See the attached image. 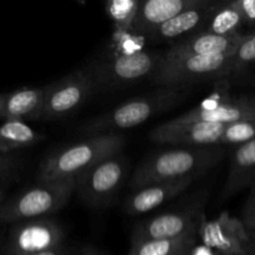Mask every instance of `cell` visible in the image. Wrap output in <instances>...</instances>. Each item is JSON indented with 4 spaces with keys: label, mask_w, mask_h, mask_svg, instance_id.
I'll list each match as a JSON object with an SVG mask.
<instances>
[{
    "label": "cell",
    "mask_w": 255,
    "mask_h": 255,
    "mask_svg": "<svg viewBox=\"0 0 255 255\" xmlns=\"http://www.w3.org/2000/svg\"><path fill=\"white\" fill-rule=\"evenodd\" d=\"M44 96V87H22L7 94H0V120H4V122L40 120Z\"/></svg>",
    "instance_id": "cell-18"
},
{
    "label": "cell",
    "mask_w": 255,
    "mask_h": 255,
    "mask_svg": "<svg viewBox=\"0 0 255 255\" xmlns=\"http://www.w3.org/2000/svg\"><path fill=\"white\" fill-rule=\"evenodd\" d=\"M198 238L199 231H194L176 239L131 242L128 255H192Z\"/></svg>",
    "instance_id": "cell-20"
},
{
    "label": "cell",
    "mask_w": 255,
    "mask_h": 255,
    "mask_svg": "<svg viewBox=\"0 0 255 255\" xmlns=\"http://www.w3.org/2000/svg\"><path fill=\"white\" fill-rule=\"evenodd\" d=\"M39 133L24 121H5L0 126V153H15L44 141Z\"/></svg>",
    "instance_id": "cell-21"
},
{
    "label": "cell",
    "mask_w": 255,
    "mask_h": 255,
    "mask_svg": "<svg viewBox=\"0 0 255 255\" xmlns=\"http://www.w3.org/2000/svg\"><path fill=\"white\" fill-rule=\"evenodd\" d=\"M255 219V182L253 186L251 187V193H249L248 198H247L246 204L243 207V212H242V219L244 227H248Z\"/></svg>",
    "instance_id": "cell-28"
},
{
    "label": "cell",
    "mask_w": 255,
    "mask_h": 255,
    "mask_svg": "<svg viewBox=\"0 0 255 255\" xmlns=\"http://www.w3.org/2000/svg\"><path fill=\"white\" fill-rule=\"evenodd\" d=\"M244 26L243 17L233 1H218L201 32L219 35V36H236Z\"/></svg>",
    "instance_id": "cell-22"
},
{
    "label": "cell",
    "mask_w": 255,
    "mask_h": 255,
    "mask_svg": "<svg viewBox=\"0 0 255 255\" xmlns=\"http://www.w3.org/2000/svg\"><path fill=\"white\" fill-rule=\"evenodd\" d=\"M74 255H105V254L101 253L100 251H96V249L94 248H85L82 249V251H80L77 254H74Z\"/></svg>",
    "instance_id": "cell-32"
},
{
    "label": "cell",
    "mask_w": 255,
    "mask_h": 255,
    "mask_svg": "<svg viewBox=\"0 0 255 255\" xmlns=\"http://www.w3.org/2000/svg\"><path fill=\"white\" fill-rule=\"evenodd\" d=\"M233 56L234 52L167 59L163 54L161 66L152 81L159 87H188L201 82L216 81L232 75Z\"/></svg>",
    "instance_id": "cell-6"
},
{
    "label": "cell",
    "mask_w": 255,
    "mask_h": 255,
    "mask_svg": "<svg viewBox=\"0 0 255 255\" xmlns=\"http://www.w3.org/2000/svg\"><path fill=\"white\" fill-rule=\"evenodd\" d=\"M254 32H255V30H254Z\"/></svg>",
    "instance_id": "cell-35"
},
{
    "label": "cell",
    "mask_w": 255,
    "mask_h": 255,
    "mask_svg": "<svg viewBox=\"0 0 255 255\" xmlns=\"http://www.w3.org/2000/svg\"><path fill=\"white\" fill-rule=\"evenodd\" d=\"M192 255H217V254L204 246L203 248H194L193 252H192Z\"/></svg>",
    "instance_id": "cell-31"
},
{
    "label": "cell",
    "mask_w": 255,
    "mask_h": 255,
    "mask_svg": "<svg viewBox=\"0 0 255 255\" xmlns=\"http://www.w3.org/2000/svg\"><path fill=\"white\" fill-rule=\"evenodd\" d=\"M218 1L203 0L199 5L181 12L173 19L154 27L143 36L152 44L157 42H177L187 36L201 32Z\"/></svg>",
    "instance_id": "cell-14"
},
{
    "label": "cell",
    "mask_w": 255,
    "mask_h": 255,
    "mask_svg": "<svg viewBox=\"0 0 255 255\" xmlns=\"http://www.w3.org/2000/svg\"><path fill=\"white\" fill-rule=\"evenodd\" d=\"M163 54L147 50H121L112 56L95 62L87 69L96 90H112L137 84L156 75Z\"/></svg>",
    "instance_id": "cell-5"
},
{
    "label": "cell",
    "mask_w": 255,
    "mask_h": 255,
    "mask_svg": "<svg viewBox=\"0 0 255 255\" xmlns=\"http://www.w3.org/2000/svg\"><path fill=\"white\" fill-rule=\"evenodd\" d=\"M244 247H246L247 254L255 255V233L248 231L246 228V236H244Z\"/></svg>",
    "instance_id": "cell-29"
},
{
    "label": "cell",
    "mask_w": 255,
    "mask_h": 255,
    "mask_svg": "<svg viewBox=\"0 0 255 255\" xmlns=\"http://www.w3.org/2000/svg\"><path fill=\"white\" fill-rule=\"evenodd\" d=\"M233 2L243 17L244 25L253 26L255 30V0H233Z\"/></svg>",
    "instance_id": "cell-27"
},
{
    "label": "cell",
    "mask_w": 255,
    "mask_h": 255,
    "mask_svg": "<svg viewBox=\"0 0 255 255\" xmlns=\"http://www.w3.org/2000/svg\"><path fill=\"white\" fill-rule=\"evenodd\" d=\"M76 178L36 183L7 198L0 208V226L47 218L64 208L75 192Z\"/></svg>",
    "instance_id": "cell-4"
},
{
    "label": "cell",
    "mask_w": 255,
    "mask_h": 255,
    "mask_svg": "<svg viewBox=\"0 0 255 255\" xmlns=\"http://www.w3.org/2000/svg\"><path fill=\"white\" fill-rule=\"evenodd\" d=\"M128 173V159L122 152L110 156L76 177L75 192L86 206L104 207L115 201Z\"/></svg>",
    "instance_id": "cell-7"
},
{
    "label": "cell",
    "mask_w": 255,
    "mask_h": 255,
    "mask_svg": "<svg viewBox=\"0 0 255 255\" xmlns=\"http://www.w3.org/2000/svg\"><path fill=\"white\" fill-rule=\"evenodd\" d=\"M139 0H111L106 2V12L112 20L119 40L133 37L132 26L139 7Z\"/></svg>",
    "instance_id": "cell-23"
},
{
    "label": "cell",
    "mask_w": 255,
    "mask_h": 255,
    "mask_svg": "<svg viewBox=\"0 0 255 255\" xmlns=\"http://www.w3.org/2000/svg\"><path fill=\"white\" fill-rule=\"evenodd\" d=\"M226 125L209 122H187L177 124L171 121L152 129L149 139L154 143L168 146L208 147L221 146Z\"/></svg>",
    "instance_id": "cell-11"
},
{
    "label": "cell",
    "mask_w": 255,
    "mask_h": 255,
    "mask_svg": "<svg viewBox=\"0 0 255 255\" xmlns=\"http://www.w3.org/2000/svg\"><path fill=\"white\" fill-rule=\"evenodd\" d=\"M64 242L61 224L47 217L11 224L0 252L2 255H35L62 246Z\"/></svg>",
    "instance_id": "cell-10"
},
{
    "label": "cell",
    "mask_w": 255,
    "mask_h": 255,
    "mask_svg": "<svg viewBox=\"0 0 255 255\" xmlns=\"http://www.w3.org/2000/svg\"><path fill=\"white\" fill-rule=\"evenodd\" d=\"M197 178L198 177H187L174 181L159 182L137 189L125 199L122 211L128 216H139L153 211L188 189Z\"/></svg>",
    "instance_id": "cell-15"
},
{
    "label": "cell",
    "mask_w": 255,
    "mask_h": 255,
    "mask_svg": "<svg viewBox=\"0 0 255 255\" xmlns=\"http://www.w3.org/2000/svg\"><path fill=\"white\" fill-rule=\"evenodd\" d=\"M19 162L20 158L15 153H0V188L16 172Z\"/></svg>",
    "instance_id": "cell-26"
},
{
    "label": "cell",
    "mask_w": 255,
    "mask_h": 255,
    "mask_svg": "<svg viewBox=\"0 0 255 255\" xmlns=\"http://www.w3.org/2000/svg\"><path fill=\"white\" fill-rule=\"evenodd\" d=\"M203 0H144L139 2L138 11L132 26L133 37L144 35L181 12L199 5Z\"/></svg>",
    "instance_id": "cell-17"
},
{
    "label": "cell",
    "mask_w": 255,
    "mask_h": 255,
    "mask_svg": "<svg viewBox=\"0 0 255 255\" xmlns=\"http://www.w3.org/2000/svg\"><path fill=\"white\" fill-rule=\"evenodd\" d=\"M253 139H255V119L243 120L227 125L226 131L221 139V146L223 144L241 146Z\"/></svg>",
    "instance_id": "cell-24"
},
{
    "label": "cell",
    "mask_w": 255,
    "mask_h": 255,
    "mask_svg": "<svg viewBox=\"0 0 255 255\" xmlns=\"http://www.w3.org/2000/svg\"><path fill=\"white\" fill-rule=\"evenodd\" d=\"M249 66H255V32L246 35L234 51L232 75L241 74Z\"/></svg>",
    "instance_id": "cell-25"
},
{
    "label": "cell",
    "mask_w": 255,
    "mask_h": 255,
    "mask_svg": "<svg viewBox=\"0 0 255 255\" xmlns=\"http://www.w3.org/2000/svg\"><path fill=\"white\" fill-rule=\"evenodd\" d=\"M42 121H54L79 110L96 91L92 76L87 70H76L57 81L44 86Z\"/></svg>",
    "instance_id": "cell-9"
},
{
    "label": "cell",
    "mask_w": 255,
    "mask_h": 255,
    "mask_svg": "<svg viewBox=\"0 0 255 255\" xmlns=\"http://www.w3.org/2000/svg\"><path fill=\"white\" fill-rule=\"evenodd\" d=\"M246 228L248 229V231H251V232H254V233H255V219H254L253 222H252L251 224H249L248 227H246Z\"/></svg>",
    "instance_id": "cell-34"
},
{
    "label": "cell",
    "mask_w": 255,
    "mask_h": 255,
    "mask_svg": "<svg viewBox=\"0 0 255 255\" xmlns=\"http://www.w3.org/2000/svg\"><path fill=\"white\" fill-rule=\"evenodd\" d=\"M6 192H5L4 188H0V208L2 207L4 202L6 201Z\"/></svg>",
    "instance_id": "cell-33"
},
{
    "label": "cell",
    "mask_w": 255,
    "mask_h": 255,
    "mask_svg": "<svg viewBox=\"0 0 255 255\" xmlns=\"http://www.w3.org/2000/svg\"><path fill=\"white\" fill-rule=\"evenodd\" d=\"M246 227L241 219L224 213L217 221H202L199 238L217 255H248L244 247Z\"/></svg>",
    "instance_id": "cell-13"
},
{
    "label": "cell",
    "mask_w": 255,
    "mask_h": 255,
    "mask_svg": "<svg viewBox=\"0 0 255 255\" xmlns=\"http://www.w3.org/2000/svg\"><path fill=\"white\" fill-rule=\"evenodd\" d=\"M255 119V97L242 96L223 101H208L201 106L176 117L177 124L187 122H209V124L231 125L243 120Z\"/></svg>",
    "instance_id": "cell-12"
},
{
    "label": "cell",
    "mask_w": 255,
    "mask_h": 255,
    "mask_svg": "<svg viewBox=\"0 0 255 255\" xmlns=\"http://www.w3.org/2000/svg\"><path fill=\"white\" fill-rule=\"evenodd\" d=\"M255 182V139L237 146L231 159V167L221 199L226 201L242 189L251 188Z\"/></svg>",
    "instance_id": "cell-19"
},
{
    "label": "cell",
    "mask_w": 255,
    "mask_h": 255,
    "mask_svg": "<svg viewBox=\"0 0 255 255\" xmlns=\"http://www.w3.org/2000/svg\"><path fill=\"white\" fill-rule=\"evenodd\" d=\"M186 95L187 87H158L156 91L127 100L90 120L80 127L79 133L92 137L133 128L156 115L177 106L183 101Z\"/></svg>",
    "instance_id": "cell-2"
},
{
    "label": "cell",
    "mask_w": 255,
    "mask_h": 255,
    "mask_svg": "<svg viewBox=\"0 0 255 255\" xmlns=\"http://www.w3.org/2000/svg\"><path fill=\"white\" fill-rule=\"evenodd\" d=\"M226 154L222 146H172L149 154L134 171L129 182L132 192L159 182L201 177L221 162Z\"/></svg>",
    "instance_id": "cell-1"
},
{
    "label": "cell",
    "mask_w": 255,
    "mask_h": 255,
    "mask_svg": "<svg viewBox=\"0 0 255 255\" xmlns=\"http://www.w3.org/2000/svg\"><path fill=\"white\" fill-rule=\"evenodd\" d=\"M126 137L119 133H107L87 137L77 143L56 149L40 164L37 183L76 178L99 162L122 152Z\"/></svg>",
    "instance_id": "cell-3"
},
{
    "label": "cell",
    "mask_w": 255,
    "mask_h": 255,
    "mask_svg": "<svg viewBox=\"0 0 255 255\" xmlns=\"http://www.w3.org/2000/svg\"><path fill=\"white\" fill-rule=\"evenodd\" d=\"M207 192L197 193L186 208L179 211L167 212L153 217L147 221H142L134 227L131 242L139 241H159V239H176L199 231L203 221V208L207 201Z\"/></svg>",
    "instance_id": "cell-8"
},
{
    "label": "cell",
    "mask_w": 255,
    "mask_h": 255,
    "mask_svg": "<svg viewBox=\"0 0 255 255\" xmlns=\"http://www.w3.org/2000/svg\"><path fill=\"white\" fill-rule=\"evenodd\" d=\"M246 35L219 36L209 32H197L174 42L168 51L164 52L167 59L183 56H213V55L231 54L236 51Z\"/></svg>",
    "instance_id": "cell-16"
},
{
    "label": "cell",
    "mask_w": 255,
    "mask_h": 255,
    "mask_svg": "<svg viewBox=\"0 0 255 255\" xmlns=\"http://www.w3.org/2000/svg\"><path fill=\"white\" fill-rule=\"evenodd\" d=\"M35 255H74V254H72V252L70 251V248H67L65 244H62V246L56 247V248L50 249V251L42 252V253L35 254Z\"/></svg>",
    "instance_id": "cell-30"
}]
</instances>
